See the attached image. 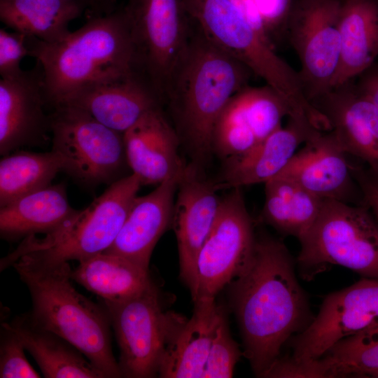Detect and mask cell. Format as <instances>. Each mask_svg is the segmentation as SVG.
I'll return each mask as SVG.
<instances>
[{"label": "cell", "mask_w": 378, "mask_h": 378, "mask_svg": "<svg viewBox=\"0 0 378 378\" xmlns=\"http://www.w3.org/2000/svg\"><path fill=\"white\" fill-rule=\"evenodd\" d=\"M230 286L244 354L255 375L265 377L284 344L314 318L294 260L281 241L261 235L248 264Z\"/></svg>", "instance_id": "obj_1"}, {"label": "cell", "mask_w": 378, "mask_h": 378, "mask_svg": "<svg viewBox=\"0 0 378 378\" xmlns=\"http://www.w3.org/2000/svg\"><path fill=\"white\" fill-rule=\"evenodd\" d=\"M253 76L192 24L188 46L168 80L163 104H167L172 125L190 149L197 167L213 150V132L220 114Z\"/></svg>", "instance_id": "obj_2"}, {"label": "cell", "mask_w": 378, "mask_h": 378, "mask_svg": "<svg viewBox=\"0 0 378 378\" xmlns=\"http://www.w3.org/2000/svg\"><path fill=\"white\" fill-rule=\"evenodd\" d=\"M27 45L29 56L41 65L47 105L52 108L89 86L141 74L123 8L90 16L60 41L27 36Z\"/></svg>", "instance_id": "obj_3"}, {"label": "cell", "mask_w": 378, "mask_h": 378, "mask_svg": "<svg viewBox=\"0 0 378 378\" xmlns=\"http://www.w3.org/2000/svg\"><path fill=\"white\" fill-rule=\"evenodd\" d=\"M12 267L30 293L31 322L70 342L104 378L122 377L112 351L107 312L76 290L69 262L46 264L22 255Z\"/></svg>", "instance_id": "obj_4"}, {"label": "cell", "mask_w": 378, "mask_h": 378, "mask_svg": "<svg viewBox=\"0 0 378 378\" xmlns=\"http://www.w3.org/2000/svg\"><path fill=\"white\" fill-rule=\"evenodd\" d=\"M141 183L134 174L116 181L55 232L24 238L1 260L2 271L26 255L46 264L79 262L106 251L116 239Z\"/></svg>", "instance_id": "obj_5"}, {"label": "cell", "mask_w": 378, "mask_h": 378, "mask_svg": "<svg viewBox=\"0 0 378 378\" xmlns=\"http://www.w3.org/2000/svg\"><path fill=\"white\" fill-rule=\"evenodd\" d=\"M299 241L296 263L304 279L333 265L378 279V226L363 204L324 200L316 220Z\"/></svg>", "instance_id": "obj_6"}, {"label": "cell", "mask_w": 378, "mask_h": 378, "mask_svg": "<svg viewBox=\"0 0 378 378\" xmlns=\"http://www.w3.org/2000/svg\"><path fill=\"white\" fill-rule=\"evenodd\" d=\"M192 24L218 48L246 65L284 98L302 93L298 71L246 20L230 0H183Z\"/></svg>", "instance_id": "obj_7"}, {"label": "cell", "mask_w": 378, "mask_h": 378, "mask_svg": "<svg viewBox=\"0 0 378 378\" xmlns=\"http://www.w3.org/2000/svg\"><path fill=\"white\" fill-rule=\"evenodd\" d=\"M52 150L62 171L83 186L111 185L129 167L123 134L102 124L85 111L67 104L53 108Z\"/></svg>", "instance_id": "obj_8"}, {"label": "cell", "mask_w": 378, "mask_h": 378, "mask_svg": "<svg viewBox=\"0 0 378 378\" xmlns=\"http://www.w3.org/2000/svg\"><path fill=\"white\" fill-rule=\"evenodd\" d=\"M123 10L139 71L163 104L168 80L192 30L183 0H127Z\"/></svg>", "instance_id": "obj_9"}, {"label": "cell", "mask_w": 378, "mask_h": 378, "mask_svg": "<svg viewBox=\"0 0 378 378\" xmlns=\"http://www.w3.org/2000/svg\"><path fill=\"white\" fill-rule=\"evenodd\" d=\"M103 307L116 335L122 377L158 375L167 344L185 317L163 311L155 284L130 298L103 302Z\"/></svg>", "instance_id": "obj_10"}, {"label": "cell", "mask_w": 378, "mask_h": 378, "mask_svg": "<svg viewBox=\"0 0 378 378\" xmlns=\"http://www.w3.org/2000/svg\"><path fill=\"white\" fill-rule=\"evenodd\" d=\"M342 0H296L286 36L295 50L300 78L308 99L333 87L340 58L339 19Z\"/></svg>", "instance_id": "obj_11"}, {"label": "cell", "mask_w": 378, "mask_h": 378, "mask_svg": "<svg viewBox=\"0 0 378 378\" xmlns=\"http://www.w3.org/2000/svg\"><path fill=\"white\" fill-rule=\"evenodd\" d=\"M240 188L220 200L213 227L196 261L192 300L216 295L250 260L256 237Z\"/></svg>", "instance_id": "obj_12"}, {"label": "cell", "mask_w": 378, "mask_h": 378, "mask_svg": "<svg viewBox=\"0 0 378 378\" xmlns=\"http://www.w3.org/2000/svg\"><path fill=\"white\" fill-rule=\"evenodd\" d=\"M378 326V279L363 277L328 294L312 323L292 340L293 361L321 357L339 340Z\"/></svg>", "instance_id": "obj_13"}, {"label": "cell", "mask_w": 378, "mask_h": 378, "mask_svg": "<svg viewBox=\"0 0 378 378\" xmlns=\"http://www.w3.org/2000/svg\"><path fill=\"white\" fill-rule=\"evenodd\" d=\"M43 73L36 61L29 70L0 80V153L26 146H41L51 132Z\"/></svg>", "instance_id": "obj_14"}, {"label": "cell", "mask_w": 378, "mask_h": 378, "mask_svg": "<svg viewBox=\"0 0 378 378\" xmlns=\"http://www.w3.org/2000/svg\"><path fill=\"white\" fill-rule=\"evenodd\" d=\"M214 183L201 176L193 164L186 166L177 188L172 224L176 234L180 276L193 289L197 258L216 218L220 200Z\"/></svg>", "instance_id": "obj_15"}, {"label": "cell", "mask_w": 378, "mask_h": 378, "mask_svg": "<svg viewBox=\"0 0 378 378\" xmlns=\"http://www.w3.org/2000/svg\"><path fill=\"white\" fill-rule=\"evenodd\" d=\"M346 155L330 131L316 130L277 176L322 200L351 203L358 186Z\"/></svg>", "instance_id": "obj_16"}, {"label": "cell", "mask_w": 378, "mask_h": 378, "mask_svg": "<svg viewBox=\"0 0 378 378\" xmlns=\"http://www.w3.org/2000/svg\"><path fill=\"white\" fill-rule=\"evenodd\" d=\"M327 118L342 150L378 174V108L354 81L333 88L313 102Z\"/></svg>", "instance_id": "obj_17"}, {"label": "cell", "mask_w": 378, "mask_h": 378, "mask_svg": "<svg viewBox=\"0 0 378 378\" xmlns=\"http://www.w3.org/2000/svg\"><path fill=\"white\" fill-rule=\"evenodd\" d=\"M123 138L129 167L141 185H159L183 175L186 166L178 153L181 139L162 107L144 115Z\"/></svg>", "instance_id": "obj_18"}, {"label": "cell", "mask_w": 378, "mask_h": 378, "mask_svg": "<svg viewBox=\"0 0 378 378\" xmlns=\"http://www.w3.org/2000/svg\"><path fill=\"white\" fill-rule=\"evenodd\" d=\"M62 104L78 107L122 134L147 113L162 107L157 94L139 74L89 86L59 105Z\"/></svg>", "instance_id": "obj_19"}, {"label": "cell", "mask_w": 378, "mask_h": 378, "mask_svg": "<svg viewBox=\"0 0 378 378\" xmlns=\"http://www.w3.org/2000/svg\"><path fill=\"white\" fill-rule=\"evenodd\" d=\"M180 178L167 180L150 193L136 196L116 239L104 252L120 255L149 270L153 250L172 223Z\"/></svg>", "instance_id": "obj_20"}, {"label": "cell", "mask_w": 378, "mask_h": 378, "mask_svg": "<svg viewBox=\"0 0 378 378\" xmlns=\"http://www.w3.org/2000/svg\"><path fill=\"white\" fill-rule=\"evenodd\" d=\"M280 127L248 151L228 159L221 177L214 183L218 190L265 183L286 167L300 145L316 131L310 124L288 118Z\"/></svg>", "instance_id": "obj_21"}, {"label": "cell", "mask_w": 378, "mask_h": 378, "mask_svg": "<svg viewBox=\"0 0 378 378\" xmlns=\"http://www.w3.org/2000/svg\"><path fill=\"white\" fill-rule=\"evenodd\" d=\"M194 302L192 316L178 325L169 340L158 377H202L216 329L225 314L215 298H200Z\"/></svg>", "instance_id": "obj_22"}, {"label": "cell", "mask_w": 378, "mask_h": 378, "mask_svg": "<svg viewBox=\"0 0 378 378\" xmlns=\"http://www.w3.org/2000/svg\"><path fill=\"white\" fill-rule=\"evenodd\" d=\"M339 31L340 58L332 88L354 81L376 63L378 0H342Z\"/></svg>", "instance_id": "obj_23"}, {"label": "cell", "mask_w": 378, "mask_h": 378, "mask_svg": "<svg viewBox=\"0 0 378 378\" xmlns=\"http://www.w3.org/2000/svg\"><path fill=\"white\" fill-rule=\"evenodd\" d=\"M77 211L69 203L64 183L50 185L1 207V238L17 241L50 234Z\"/></svg>", "instance_id": "obj_24"}, {"label": "cell", "mask_w": 378, "mask_h": 378, "mask_svg": "<svg viewBox=\"0 0 378 378\" xmlns=\"http://www.w3.org/2000/svg\"><path fill=\"white\" fill-rule=\"evenodd\" d=\"M88 8L87 0H0V20L13 31L55 43L69 35L70 22Z\"/></svg>", "instance_id": "obj_25"}, {"label": "cell", "mask_w": 378, "mask_h": 378, "mask_svg": "<svg viewBox=\"0 0 378 378\" xmlns=\"http://www.w3.org/2000/svg\"><path fill=\"white\" fill-rule=\"evenodd\" d=\"M46 378H103L102 374L70 342L31 322L27 314L8 322Z\"/></svg>", "instance_id": "obj_26"}, {"label": "cell", "mask_w": 378, "mask_h": 378, "mask_svg": "<svg viewBox=\"0 0 378 378\" xmlns=\"http://www.w3.org/2000/svg\"><path fill=\"white\" fill-rule=\"evenodd\" d=\"M72 280L99 296L102 302L121 301L155 284L149 270L116 254L103 252L79 262Z\"/></svg>", "instance_id": "obj_27"}, {"label": "cell", "mask_w": 378, "mask_h": 378, "mask_svg": "<svg viewBox=\"0 0 378 378\" xmlns=\"http://www.w3.org/2000/svg\"><path fill=\"white\" fill-rule=\"evenodd\" d=\"M323 200L296 183L277 176L265 183L261 218L280 233L300 240L316 220Z\"/></svg>", "instance_id": "obj_28"}, {"label": "cell", "mask_w": 378, "mask_h": 378, "mask_svg": "<svg viewBox=\"0 0 378 378\" xmlns=\"http://www.w3.org/2000/svg\"><path fill=\"white\" fill-rule=\"evenodd\" d=\"M62 169L60 157L52 150L4 155L0 161V207L50 186Z\"/></svg>", "instance_id": "obj_29"}, {"label": "cell", "mask_w": 378, "mask_h": 378, "mask_svg": "<svg viewBox=\"0 0 378 378\" xmlns=\"http://www.w3.org/2000/svg\"><path fill=\"white\" fill-rule=\"evenodd\" d=\"M312 365L316 378L374 377L378 374V326L339 340Z\"/></svg>", "instance_id": "obj_30"}, {"label": "cell", "mask_w": 378, "mask_h": 378, "mask_svg": "<svg viewBox=\"0 0 378 378\" xmlns=\"http://www.w3.org/2000/svg\"><path fill=\"white\" fill-rule=\"evenodd\" d=\"M229 105L259 142L281 127L284 117L293 115L288 102L267 84L247 85L230 99Z\"/></svg>", "instance_id": "obj_31"}, {"label": "cell", "mask_w": 378, "mask_h": 378, "mask_svg": "<svg viewBox=\"0 0 378 378\" xmlns=\"http://www.w3.org/2000/svg\"><path fill=\"white\" fill-rule=\"evenodd\" d=\"M241 355L238 344L232 339L224 314L216 329L204 364L202 377L229 378Z\"/></svg>", "instance_id": "obj_32"}, {"label": "cell", "mask_w": 378, "mask_h": 378, "mask_svg": "<svg viewBox=\"0 0 378 378\" xmlns=\"http://www.w3.org/2000/svg\"><path fill=\"white\" fill-rule=\"evenodd\" d=\"M25 347L8 322L1 326L0 377L38 378L40 374L27 360Z\"/></svg>", "instance_id": "obj_33"}, {"label": "cell", "mask_w": 378, "mask_h": 378, "mask_svg": "<svg viewBox=\"0 0 378 378\" xmlns=\"http://www.w3.org/2000/svg\"><path fill=\"white\" fill-rule=\"evenodd\" d=\"M262 18L267 36L276 48L286 36L290 15L296 0H253Z\"/></svg>", "instance_id": "obj_34"}, {"label": "cell", "mask_w": 378, "mask_h": 378, "mask_svg": "<svg viewBox=\"0 0 378 378\" xmlns=\"http://www.w3.org/2000/svg\"><path fill=\"white\" fill-rule=\"evenodd\" d=\"M29 55L27 36L13 31L0 29V75L1 78L18 76L23 69L20 67L22 59Z\"/></svg>", "instance_id": "obj_35"}, {"label": "cell", "mask_w": 378, "mask_h": 378, "mask_svg": "<svg viewBox=\"0 0 378 378\" xmlns=\"http://www.w3.org/2000/svg\"><path fill=\"white\" fill-rule=\"evenodd\" d=\"M352 171L362 197V204L369 209L378 226V174L370 169L365 170L354 166Z\"/></svg>", "instance_id": "obj_36"}, {"label": "cell", "mask_w": 378, "mask_h": 378, "mask_svg": "<svg viewBox=\"0 0 378 378\" xmlns=\"http://www.w3.org/2000/svg\"><path fill=\"white\" fill-rule=\"evenodd\" d=\"M248 23L270 43L262 18L253 0H230ZM272 44V43H271Z\"/></svg>", "instance_id": "obj_37"}, {"label": "cell", "mask_w": 378, "mask_h": 378, "mask_svg": "<svg viewBox=\"0 0 378 378\" xmlns=\"http://www.w3.org/2000/svg\"><path fill=\"white\" fill-rule=\"evenodd\" d=\"M357 79L356 87L378 108V64L375 63Z\"/></svg>", "instance_id": "obj_38"}, {"label": "cell", "mask_w": 378, "mask_h": 378, "mask_svg": "<svg viewBox=\"0 0 378 378\" xmlns=\"http://www.w3.org/2000/svg\"><path fill=\"white\" fill-rule=\"evenodd\" d=\"M116 0H90V16L104 15L115 10Z\"/></svg>", "instance_id": "obj_39"}, {"label": "cell", "mask_w": 378, "mask_h": 378, "mask_svg": "<svg viewBox=\"0 0 378 378\" xmlns=\"http://www.w3.org/2000/svg\"><path fill=\"white\" fill-rule=\"evenodd\" d=\"M374 377L378 378V374H377Z\"/></svg>", "instance_id": "obj_40"}, {"label": "cell", "mask_w": 378, "mask_h": 378, "mask_svg": "<svg viewBox=\"0 0 378 378\" xmlns=\"http://www.w3.org/2000/svg\"><path fill=\"white\" fill-rule=\"evenodd\" d=\"M87 1L89 2V7H90V0H87Z\"/></svg>", "instance_id": "obj_41"}]
</instances>
